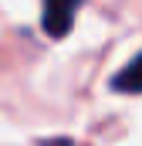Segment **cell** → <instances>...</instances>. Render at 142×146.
I'll list each match as a JSON object with an SVG mask.
<instances>
[{
	"label": "cell",
	"mask_w": 142,
	"mask_h": 146,
	"mask_svg": "<svg viewBox=\"0 0 142 146\" xmlns=\"http://www.w3.org/2000/svg\"><path fill=\"white\" fill-rule=\"evenodd\" d=\"M85 0H44V10H41V27L47 37H68L74 27V17L81 10Z\"/></svg>",
	"instance_id": "cell-1"
},
{
	"label": "cell",
	"mask_w": 142,
	"mask_h": 146,
	"mask_svg": "<svg viewBox=\"0 0 142 146\" xmlns=\"http://www.w3.org/2000/svg\"><path fill=\"white\" fill-rule=\"evenodd\" d=\"M112 88L122 92V95H139V92H142V51L118 75H112Z\"/></svg>",
	"instance_id": "cell-2"
}]
</instances>
